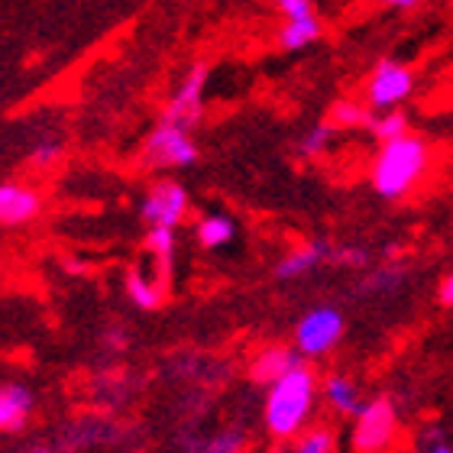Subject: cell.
<instances>
[{
	"mask_svg": "<svg viewBox=\"0 0 453 453\" xmlns=\"http://www.w3.org/2000/svg\"><path fill=\"white\" fill-rule=\"evenodd\" d=\"M302 353L292 347H282V343H273V347H265L259 357L253 359V366H250V376H253V382H259V386H275L279 379H285L288 372H295V369L302 366Z\"/></svg>",
	"mask_w": 453,
	"mask_h": 453,
	"instance_id": "10",
	"label": "cell"
},
{
	"mask_svg": "<svg viewBox=\"0 0 453 453\" xmlns=\"http://www.w3.org/2000/svg\"><path fill=\"white\" fill-rule=\"evenodd\" d=\"M142 159L152 169H179V165H191L198 159V146L185 127L159 120V127L150 133V140L142 146Z\"/></svg>",
	"mask_w": 453,
	"mask_h": 453,
	"instance_id": "4",
	"label": "cell"
},
{
	"mask_svg": "<svg viewBox=\"0 0 453 453\" xmlns=\"http://www.w3.org/2000/svg\"><path fill=\"white\" fill-rule=\"evenodd\" d=\"M437 302L444 308H453V269L441 279V288H437Z\"/></svg>",
	"mask_w": 453,
	"mask_h": 453,
	"instance_id": "27",
	"label": "cell"
},
{
	"mask_svg": "<svg viewBox=\"0 0 453 453\" xmlns=\"http://www.w3.org/2000/svg\"><path fill=\"white\" fill-rule=\"evenodd\" d=\"M204 85H208V65L198 62V65L188 68V75L181 78V85L169 97V104L162 111V120L185 127V130H188L191 123H198L201 104H204Z\"/></svg>",
	"mask_w": 453,
	"mask_h": 453,
	"instance_id": "7",
	"label": "cell"
},
{
	"mask_svg": "<svg viewBox=\"0 0 453 453\" xmlns=\"http://www.w3.org/2000/svg\"><path fill=\"white\" fill-rule=\"evenodd\" d=\"M127 295L133 298V304H140L142 311H152L162 304V282H150L140 269L127 273Z\"/></svg>",
	"mask_w": 453,
	"mask_h": 453,
	"instance_id": "16",
	"label": "cell"
},
{
	"mask_svg": "<svg viewBox=\"0 0 453 453\" xmlns=\"http://www.w3.org/2000/svg\"><path fill=\"white\" fill-rule=\"evenodd\" d=\"M372 113H369V104H359V101H337L331 107V117L327 123L331 127H343V130H357V127H372Z\"/></svg>",
	"mask_w": 453,
	"mask_h": 453,
	"instance_id": "17",
	"label": "cell"
},
{
	"mask_svg": "<svg viewBox=\"0 0 453 453\" xmlns=\"http://www.w3.org/2000/svg\"><path fill=\"white\" fill-rule=\"evenodd\" d=\"M236 226L226 214H208V218L198 220V243L204 250H218V246H226L234 240Z\"/></svg>",
	"mask_w": 453,
	"mask_h": 453,
	"instance_id": "15",
	"label": "cell"
},
{
	"mask_svg": "<svg viewBox=\"0 0 453 453\" xmlns=\"http://www.w3.org/2000/svg\"><path fill=\"white\" fill-rule=\"evenodd\" d=\"M146 250L159 259L162 275H169L172 256H175V230H172V226H150V234H146Z\"/></svg>",
	"mask_w": 453,
	"mask_h": 453,
	"instance_id": "18",
	"label": "cell"
},
{
	"mask_svg": "<svg viewBox=\"0 0 453 453\" xmlns=\"http://www.w3.org/2000/svg\"><path fill=\"white\" fill-rule=\"evenodd\" d=\"M366 104L372 111H392L415 91V72L395 58H382L366 78Z\"/></svg>",
	"mask_w": 453,
	"mask_h": 453,
	"instance_id": "3",
	"label": "cell"
},
{
	"mask_svg": "<svg viewBox=\"0 0 453 453\" xmlns=\"http://www.w3.org/2000/svg\"><path fill=\"white\" fill-rule=\"evenodd\" d=\"M279 10H282L285 19H302V17H311L314 4L311 0H279Z\"/></svg>",
	"mask_w": 453,
	"mask_h": 453,
	"instance_id": "26",
	"label": "cell"
},
{
	"mask_svg": "<svg viewBox=\"0 0 453 453\" xmlns=\"http://www.w3.org/2000/svg\"><path fill=\"white\" fill-rule=\"evenodd\" d=\"M331 450H334V437H331V431H324V427L308 431V434L298 441V447H295V453H331Z\"/></svg>",
	"mask_w": 453,
	"mask_h": 453,
	"instance_id": "22",
	"label": "cell"
},
{
	"mask_svg": "<svg viewBox=\"0 0 453 453\" xmlns=\"http://www.w3.org/2000/svg\"><path fill=\"white\" fill-rule=\"evenodd\" d=\"M58 159H62V142H39L29 152V165L33 169H52Z\"/></svg>",
	"mask_w": 453,
	"mask_h": 453,
	"instance_id": "23",
	"label": "cell"
},
{
	"mask_svg": "<svg viewBox=\"0 0 453 453\" xmlns=\"http://www.w3.org/2000/svg\"><path fill=\"white\" fill-rule=\"evenodd\" d=\"M324 398H327V405L343 411V415H357L359 408H363L359 388L349 376H327V382H324Z\"/></svg>",
	"mask_w": 453,
	"mask_h": 453,
	"instance_id": "14",
	"label": "cell"
},
{
	"mask_svg": "<svg viewBox=\"0 0 453 453\" xmlns=\"http://www.w3.org/2000/svg\"><path fill=\"white\" fill-rule=\"evenodd\" d=\"M327 140H331V123H318V127H311L298 140V152H302L304 159H314V156H321L327 150Z\"/></svg>",
	"mask_w": 453,
	"mask_h": 453,
	"instance_id": "21",
	"label": "cell"
},
{
	"mask_svg": "<svg viewBox=\"0 0 453 453\" xmlns=\"http://www.w3.org/2000/svg\"><path fill=\"white\" fill-rule=\"evenodd\" d=\"M39 211H42L39 191H33L29 185H19V181L0 185V224L4 226L29 224V220L39 218Z\"/></svg>",
	"mask_w": 453,
	"mask_h": 453,
	"instance_id": "9",
	"label": "cell"
},
{
	"mask_svg": "<svg viewBox=\"0 0 453 453\" xmlns=\"http://www.w3.org/2000/svg\"><path fill=\"white\" fill-rule=\"evenodd\" d=\"M327 256H331V246L327 243L298 246V250H292L285 259H279L275 279H279V282H292V279H298V275H304L308 269H314V265L321 263V259H327Z\"/></svg>",
	"mask_w": 453,
	"mask_h": 453,
	"instance_id": "12",
	"label": "cell"
},
{
	"mask_svg": "<svg viewBox=\"0 0 453 453\" xmlns=\"http://www.w3.org/2000/svg\"><path fill=\"white\" fill-rule=\"evenodd\" d=\"M369 130L376 133V140L382 142H395L402 140V136H408V117L402 111H392V113H379L376 120H372V127Z\"/></svg>",
	"mask_w": 453,
	"mask_h": 453,
	"instance_id": "19",
	"label": "cell"
},
{
	"mask_svg": "<svg viewBox=\"0 0 453 453\" xmlns=\"http://www.w3.org/2000/svg\"><path fill=\"white\" fill-rule=\"evenodd\" d=\"M427 453H453V450L447 444H431V447H427Z\"/></svg>",
	"mask_w": 453,
	"mask_h": 453,
	"instance_id": "28",
	"label": "cell"
},
{
	"mask_svg": "<svg viewBox=\"0 0 453 453\" xmlns=\"http://www.w3.org/2000/svg\"><path fill=\"white\" fill-rule=\"evenodd\" d=\"M321 39V19L314 17H302V19H285L282 29H279V46L288 49V52H298V49L311 46Z\"/></svg>",
	"mask_w": 453,
	"mask_h": 453,
	"instance_id": "13",
	"label": "cell"
},
{
	"mask_svg": "<svg viewBox=\"0 0 453 453\" xmlns=\"http://www.w3.org/2000/svg\"><path fill=\"white\" fill-rule=\"evenodd\" d=\"M402 279H405V269H402V265H382V269H372V273L363 279V288H366V292L388 295L402 285Z\"/></svg>",
	"mask_w": 453,
	"mask_h": 453,
	"instance_id": "20",
	"label": "cell"
},
{
	"mask_svg": "<svg viewBox=\"0 0 453 453\" xmlns=\"http://www.w3.org/2000/svg\"><path fill=\"white\" fill-rule=\"evenodd\" d=\"M427 162H431V150L415 133H408L395 142H382L372 159V169H369L372 191L386 201L405 198L427 172Z\"/></svg>",
	"mask_w": 453,
	"mask_h": 453,
	"instance_id": "1",
	"label": "cell"
},
{
	"mask_svg": "<svg viewBox=\"0 0 453 453\" xmlns=\"http://www.w3.org/2000/svg\"><path fill=\"white\" fill-rule=\"evenodd\" d=\"M343 314L331 304H321V308H311L304 314L298 327H295V349L302 357H324L327 349H334L343 337Z\"/></svg>",
	"mask_w": 453,
	"mask_h": 453,
	"instance_id": "5",
	"label": "cell"
},
{
	"mask_svg": "<svg viewBox=\"0 0 453 453\" xmlns=\"http://www.w3.org/2000/svg\"><path fill=\"white\" fill-rule=\"evenodd\" d=\"M398 418L388 398H372L357 411V425H353V447L357 453H379L386 450L395 437Z\"/></svg>",
	"mask_w": 453,
	"mask_h": 453,
	"instance_id": "6",
	"label": "cell"
},
{
	"mask_svg": "<svg viewBox=\"0 0 453 453\" xmlns=\"http://www.w3.org/2000/svg\"><path fill=\"white\" fill-rule=\"evenodd\" d=\"M29 453H52V447H33Z\"/></svg>",
	"mask_w": 453,
	"mask_h": 453,
	"instance_id": "29",
	"label": "cell"
},
{
	"mask_svg": "<svg viewBox=\"0 0 453 453\" xmlns=\"http://www.w3.org/2000/svg\"><path fill=\"white\" fill-rule=\"evenodd\" d=\"M33 405H36V395L23 382H4L0 386V431L7 434L23 431L33 415Z\"/></svg>",
	"mask_w": 453,
	"mask_h": 453,
	"instance_id": "11",
	"label": "cell"
},
{
	"mask_svg": "<svg viewBox=\"0 0 453 453\" xmlns=\"http://www.w3.org/2000/svg\"><path fill=\"white\" fill-rule=\"evenodd\" d=\"M314 395H318V379L308 366H298L295 372H288L285 379H279L275 386H269L263 408L265 431L275 441H288L304 427L308 415L314 408Z\"/></svg>",
	"mask_w": 453,
	"mask_h": 453,
	"instance_id": "2",
	"label": "cell"
},
{
	"mask_svg": "<svg viewBox=\"0 0 453 453\" xmlns=\"http://www.w3.org/2000/svg\"><path fill=\"white\" fill-rule=\"evenodd\" d=\"M327 263L331 265H357V269H363V265L369 263V256H366V250H359V246H331Z\"/></svg>",
	"mask_w": 453,
	"mask_h": 453,
	"instance_id": "24",
	"label": "cell"
},
{
	"mask_svg": "<svg viewBox=\"0 0 453 453\" xmlns=\"http://www.w3.org/2000/svg\"><path fill=\"white\" fill-rule=\"evenodd\" d=\"M240 450H243V434L240 431H224V434L211 437L198 453H240Z\"/></svg>",
	"mask_w": 453,
	"mask_h": 453,
	"instance_id": "25",
	"label": "cell"
},
{
	"mask_svg": "<svg viewBox=\"0 0 453 453\" xmlns=\"http://www.w3.org/2000/svg\"><path fill=\"white\" fill-rule=\"evenodd\" d=\"M188 214V191L181 188L179 181H156L150 195L142 198V218L150 220V226H175Z\"/></svg>",
	"mask_w": 453,
	"mask_h": 453,
	"instance_id": "8",
	"label": "cell"
}]
</instances>
